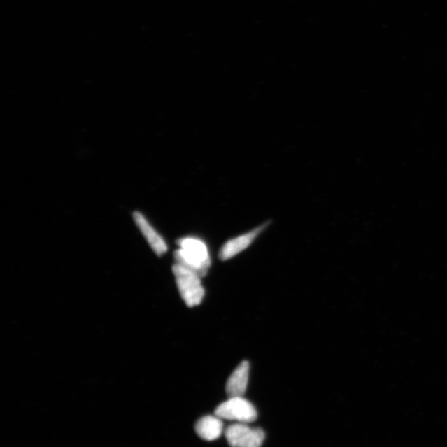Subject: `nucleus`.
Returning a JSON list of instances; mask_svg holds the SVG:
<instances>
[{
  "mask_svg": "<svg viewBox=\"0 0 447 447\" xmlns=\"http://www.w3.org/2000/svg\"><path fill=\"white\" fill-rule=\"evenodd\" d=\"M179 250L175 252L176 264L193 271L201 278L208 273L211 265L208 248L201 239L186 237L179 239Z\"/></svg>",
  "mask_w": 447,
  "mask_h": 447,
  "instance_id": "f257e3e1",
  "label": "nucleus"
},
{
  "mask_svg": "<svg viewBox=\"0 0 447 447\" xmlns=\"http://www.w3.org/2000/svg\"><path fill=\"white\" fill-rule=\"evenodd\" d=\"M248 377H250V363L243 361L234 370L227 383V392L229 397H243L246 394Z\"/></svg>",
  "mask_w": 447,
  "mask_h": 447,
  "instance_id": "423d86ee",
  "label": "nucleus"
},
{
  "mask_svg": "<svg viewBox=\"0 0 447 447\" xmlns=\"http://www.w3.org/2000/svg\"><path fill=\"white\" fill-rule=\"evenodd\" d=\"M225 435L230 447H261L265 438L262 429L251 428L239 423L228 427Z\"/></svg>",
  "mask_w": 447,
  "mask_h": 447,
  "instance_id": "20e7f679",
  "label": "nucleus"
},
{
  "mask_svg": "<svg viewBox=\"0 0 447 447\" xmlns=\"http://www.w3.org/2000/svg\"><path fill=\"white\" fill-rule=\"evenodd\" d=\"M195 428L197 435L201 439L211 441L220 437L224 430V425L221 418L215 415V416H206L198 420Z\"/></svg>",
  "mask_w": 447,
  "mask_h": 447,
  "instance_id": "6e6552de",
  "label": "nucleus"
},
{
  "mask_svg": "<svg viewBox=\"0 0 447 447\" xmlns=\"http://www.w3.org/2000/svg\"><path fill=\"white\" fill-rule=\"evenodd\" d=\"M268 223L260 225L245 234H241L237 237L229 239L225 242L222 247L220 248L219 257L221 260H228L234 258L241 252L246 250L250 247L255 239L258 238L260 234L267 228Z\"/></svg>",
  "mask_w": 447,
  "mask_h": 447,
  "instance_id": "39448f33",
  "label": "nucleus"
},
{
  "mask_svg": "<svg viewBox=\"0 0 447 447\" xmlns=\"http://www.w3.org/2000/svg\"><path fill=\"white\" fill-rule=\"evenodd\" d=\"M134 219L153 251L159 256L164 255L168 251V246H166L164 239L157 233L156 230L151 227V225L148 222V220L139 212H135Z\"/></svg>",
  "mask_w": 447,
  "mask_h": 447,
  "instance_id": "0eeeda50",
  "label": "nucleus"
},
{
  "mask_svg": "<svg viewBox=\"0 0 447 447\" xmlns=\"http://www.w3.org/2000/svg\"><path fill=\"white\" fill-rule=\"evenodd\" d=\"M215 415L221 419L246 424L254 423L258 418L255 406L243 397H229L216 408Z\"/></svg>",
  "mask_w": 447,
  "mask_h": 447,
  "instance_id": "7ed1b4c3",
  "label": "nucleus"
},
{
  "mask_svg": "<svg viewBox=\"0 0 447 447\" xmlns=\"http://www.w3.org/2000/svg\"><path fill=\"white\" fill-rule=\"evenodd\" d=\"M173 271L180 295L185 304L189 308L200 305L205 297V288L202 286L200 275L178 264L173 265Z\"/></svg>",
  "mask_w": 447,
  "mask_h": 447,
  "instance_id": "f03ea898",
  "label": "nucleus"
}]
</instances>
